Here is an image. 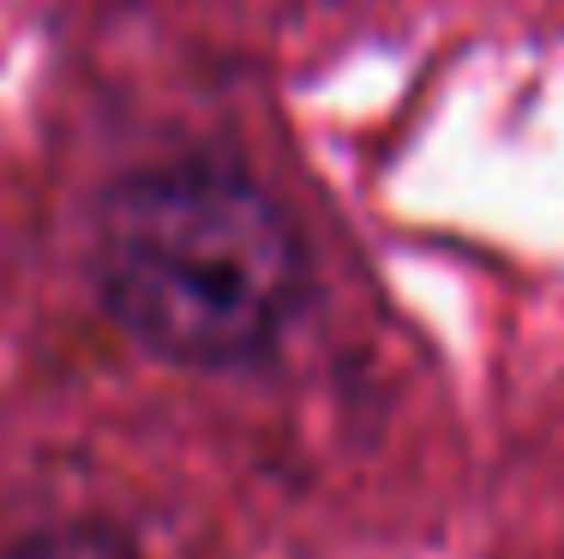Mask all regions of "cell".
Returning <instances> with one entry per match:
<instances>
[{"label":"cell","mask_w":564,"mask_h":559,"mask_svg":"<svg viewBox=\"0 0 564 559\" xmlns=\"http://www.w3.org/2000/svg\"><path fill=\"white\" fill-rule=\"evenodd\" d=\"M90 283L144 355L235 373L289 337L313 265L294 217L252 175L163 163L120 175L97 198Z\"/></svg>","instance_id":"cell-1"},{"label":"cell","mask_w":564,"mask_h":559,"mask_svg":"<svg viewBox=\"0 0 564 559\" xmlns=\"http://www.w3.org/2000/svg\"><path fill=\"white\" fill-rule=\"evenodd\" d=\"M0 559H144V548L109 524H55L19 536Z\"/></svg>","instance_id":"cell-2"}]
</instances>
